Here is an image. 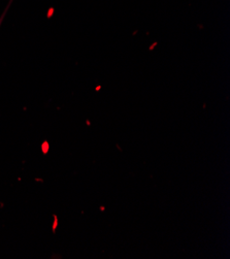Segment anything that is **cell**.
Listing matches in <instances>:
<instances>
[{
    "instance_id": "cell-1",
    "label": "cell",
    "mask_w": 230,
    "mask_h": 259,
    "mask_svg": "<svg viewBox=\"0 0 230 259\" xmlns=\"http://www.w3.org/2000/svg\"><path fill=\"white\" fill-rule=\"evenodd\" d=\"M5 15H6V12L4 13V15L2 16V19H0V25H2V23H3V21H4V17H5Z\"/></svg>"
}]
</instances>
